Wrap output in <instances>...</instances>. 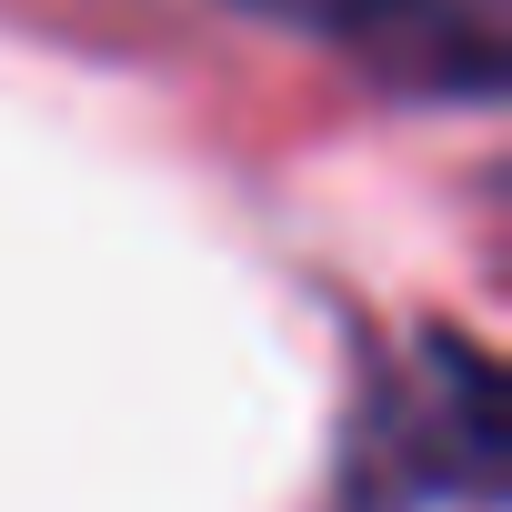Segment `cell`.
<instances>
[{"mask_svg": "<svg viewBox=\"0 0 512 512\" xmlns=\"http://www.w3.org/2000/svg\"><path fill=\"white\" fill-rule=\"evenodd\" d=\"M251 11H282V21H322V31H352V21L392 11V0H251Z\"/></svg>", "mask_w": 512, "mask_h": 512, "instance_id": "cell-1", "label": "cell"}]
</instances>
